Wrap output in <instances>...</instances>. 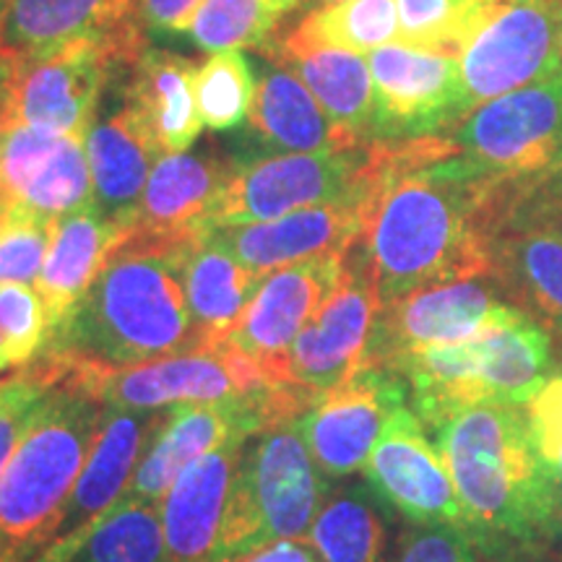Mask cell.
<instances>
[{
    "label": "cell",
    "mask_w": 562,
    "mask_h": 562,
    "mask_svg": "<svg viewBox=\"0 0 562 562\" xmlns=\"http://www.w3.org/2000/svg\"><path fill=\"white\" fill-rule=\"evenodd\" d=\"M53 389L55 383L47 381L34 364H24L0 381V476Z\"/></svg>",
    "instance_id": "cell-39"
},
{
    "label": "cell",
    "mask_w": 562,
    "mask_h": 562,
    "mask_svg": "<svg viewBox=\"0 0 562 562\" xmlns=\"http://www.w3.org/2000/svg\"><path fill=\"white\" fill-rule=\"evenodd\" d=\"M501 5L503 0H396V40L417 50L459 55Z\"/></svg>",
    "instance_id": "cell-34"
},
{
    "label": "cell",
    "mask_w": 562,
    "mask_h": 562,
    "mask_svg": "<svg viewBox=\"0 0 562 562\" xmlns=\"http://www.w3.org/2000/svg\"><path fill=\"white\" fill-rule=\"evenodd\" d=\"M9 5L11 0H0V40H3V26H5V16H9Z\"/></svg>",
    "instance_id": "cell-47"
},
{
    "label": "cell",
    "mask_w": 562,
    "mask_h": 562,
    "mask_svg": "<svg viewBox=\"0 0 562 562\" xmlns=\"http://www.w3.org/2000/svg\"><path fill=\"white\" fill-rule=\"evenodd\" d=\"M544 552H552L554 558L562 560V487H554L550 518H547V539Z\"/></svg>",
    "instance_id": "cell-45"
},
{
    "label": "cell",
    "mask_w": 562,
    "mask_h": 562,
    "mask_svg": "<svg viewBox=\"0 0 562 562\" xmlns=\"http://www.w3.org/2000/svg\"><path fill=\"white\" fill-rule=\"evenodd\" d=\"M362 474L378 501L412 526H451L469 533L446 461L409 404L393 409Z\"/></svg>",
    "instance_id": "cell-14"
},
{
    "label": "cell",
    "mask_w": 562,
    "mask_h": 562,
    "mask_svg": "<svg viewBox=\"0 0 562 562\" xmlns=\"http://www.w3.org/2000/svg\"><path fill=\"white\" fill-rule=\"evenodd\" d=\"M368 66L375 87L370 144L442 136L463 121L459 55L391 42L368 55Z\"/></svg>",
    "instance_id": "cell-13"
},
{
    "label": "cell",
    "mask_w": 562,
    "mask_h": 562,
    "mask_svg": "<svg viewBox=\"0 0 562 562\" xmlns=\"http://www.w3.org/2000/svg\"><path fill=\"white\" fill-rule=\"evenodd\" d=\"M391 562H508L495 558L451 526H412L404 533Z\"/></svg>",
    "instance_id": "cell-40"
},
{
    "label": "cell",
    "mask_w": 562,
    "mask_h": 562,
    "mask_svg": "<svg viewBox=\"0 0 562 562\" xmlns=\"http://www.w3.org/2000/svg\"><path fill=\"white\" fill-rule=\"evenodd\" d=\"M383 302L368 256L355 243L344 258V273L321 311L286 351L279 383L323 393L347 381L364 364Z\"/></svg>",
    "instance_id": "cell-11"
},
{
    "label": "cell",
    "mask_w": 562,
    "mask_h": 562,
    "mask_svg": "<svg viewBox=\"0 0 562 562\" xmlns=\"http://www.w3.org/2000/svg\"><path fill=\"white\" fill-rule=\"evenodd\" d=\"M104 406L76 383H58L0 476V544L32 562L53 542L76 482L100 438Z\"/></svg>",
    "instance_id": "cell-4"
},
{
    "label": "cell",
    "mask_w": 562,
    "mask_h": 562,
    "mask_svg": "<svg viewBox=\"0 0 562 562\" xmlns=\"http://www.w3.org/2000/svg\"><path fill=\"white\" fill-rule=\"evenodd\" d=\"M344 258L347 252H326L266 273L224 344L256 362L271 383H279L286 351L339 284Z\"/></svg>",
    "instance_id": "cell-18"
},
{
    "label": "cell",
    "mask_w": 562,
    "mask_h": 562,
    "mask_svg": "<svg viewBox=\"0 0 562 562\" xmlns=\"http://www.w3.org/2000/svg\"><path fill=\"white\" fill-rule=\"evenodd\" d=\"M300 3L305 0H203L188 34L206 53L263 50Z\"/></svg>",
    "instance_id": "cell-33"
},
{
    "label": "cell",
    "mask_w": 562,
    "mask_h": 562,
    "mask_svg": "<svg viewBox=\"0 0 562 562\" xmlns=\"http://www.w3.org/2000/svg\"><path fill=\"white\" fill-rule=\"evenodd\" d=\"M70 562H165L159 505L123 495Z\"/></svg>",
    "instance_id": "cell-35"
},
{
    "label": "cell",
    "mask_w": 562,
    "mask_h": 562,
    "mask_svg": "<svg viewBox=\"0 0 562 562\" xmlns=\"http://www.w3.org/2000/svg\"><path fill=\"white\" fill-rule=\"evenodd\" d=\"M165 414L167 409H110L108 406L100 438L76 482L58 531L32 562H70L76 558L100 518L125 495L140 456L165 422Z\"/></svg>",
    "instance_id": "cell-19"
},
{
    "label": "cell",
    "mask_w": 562,
    "mask_h": 562,
    "mask_svg": "<svg viewBox=\"0 0 562 562\" xmlns=\"http://www.w3.org/2000/svg\"><path fill=\"white\" fill-rule=\"evenodd\" d=\"M5 368H11V360H9V351H5L3 339H0V372H3Z\"/></svg>",
    "instance_id": "cell-48"
},
{
    "label": "cell",
    "mask_w": 562,
    "mask_h": 562,
    "mask_svg": "<svg viewBox=\"0 0 562 562\" xmlns=\"http://www.w3.org/2000/svg\"><path fill=\"white\" fill-rule=\"evenodd\" d=\"M501 195L503 201L516 203V206L562 220V167H554L552 172L531 182H524V186H505Z\"/></svg>",
    "instance_id": "cell-42"
},
{
    "label": "cell",
    "mask_w": 562,
    "mask_h": 562,
    "mask_svg": "<svg viewBox=\"0 0 562 562\" xmlns=\"http://www.w3.org/2000/svg\"><path fill=\"white\" fill-rule=\"evenodd\" d=\"M11 102H9V58L0 53V157H3L5 133L11 128Z\"/></svg>",
    "instance_id": "cell-46"
},
{
    "label": "cell",
    "mask_w": 562,
    "mask_h": 562,
    "mask_svg": "<svg viewBox=\"0 0 562 562\" xmlns=\"http://www.w3.org/2000/svg\"><path fill=\"white\" fill-rule=\"evenodd\" d=\"M558 167H562V157H560V165Z\"/></svg>",
    "instance_id": "cell-51"
},
{
    "label": "cell",
    "mask_w": 562,
    "mask_h": 562,
    "mask_svg": "<svg viewBox=\"0 0 562 562\" xmlns=\"http://www.w3.org/2000/svg\"><path fill=\"white\" fill-rule=\"evenodd\" d=\"M256 74L240 50L211 53L195 70V104L203 128L235 131L248 121Z\"/></svg>",
    "instance_id": "cell-36"
},
{
    "label": "cell",
    "mask_w": 562,
    "mask_h": 562,
    "mask_svg": "<svg viewBox=\"0 0 562 562\" xmlns=\"http://www.w3.org/2000/svg\"><path fill=\"white\" fill-rule=\"evenodd\" d=\"M237 165L216 149L165 154L149 175L138 201L133 235L149 240H180L206 224Z\"/></svg>",
    "instance_id": "cell-22"
},
{
    "label": "cell",
    "mask_w": 562,
    "mask_h": 562,
    "mask_svg": "<svg viewBox=\"0 0 562 562\" xmlns=\"http://www.w3.org/2000/svg\"><path fill=\"white\" fill-rule=\"evenodd\" d=\"M180 269L195 341L199 347L224 344L266 277L237 261L206 229L193 232L182 243Z\"/></svg>",
    "instance_id": "cell-25"
},
{
    "label": "cell",
    "mask_w": 562,
    "mask_h": 562,
    "mask_svg": "<svg viewBox=\"0 0 562 562\" xmlns=\"http://www.w3.org/2000/svg\"><path fill=\"white\" fill-rule=\"evenodd\" d=\"M526 419L544 472L562 487V364L526 404Z\"/></svg>",
    "instance_id": "cell-41"
},
{
    "label": "cell",
    "mask_w": 562,
    "mask_h": 562,
    "mask_svg": "<svg viewBox=\"0 0 562 562\" xmlns=\"http://www.w3.org/2000/svg\"><path fill=\"white\" fill-rule=\"evenodd\" d=\"M248 121L266 146L279 154H318L364 144L339 128L311 89L290 68L266 63L256 76Z\"/></svg>",
    "instance_id": "cell-26"
},
{
    "label": "cell",
    "mask_w": 562,
    "mask_h": 562,
    "mask_svg": "<svg viewBox=\"0 0 562 562\" xmlns=\"http://www.w3.org/2000/svg\"><path fill=\"white\" fill-rule=\"evenodd\" d=\"M66 383L94 393L110 409H170L178 404L220 402L273 385L256 362L227 344L195 347L128 370L70 378Z\"/></svg>",
    "instance_id": "cell-12"
},
{
    "label": "cell",
    "mask_w": 562,
    "mask_h": 562,
    "mask_svg": "<svg viewBox=\"0 0 562 562\" xmlns=\"http://www.w3.org/2000/svg\"><path fill=\"white\" fill-rule=\"evenodd\" d=\"M146 30L83 34L40 55L9 58L11 121L68 136H87L115 68H131L146 50Z\"/></svg>",
    "instance_id": "cell-6"
},
{
    "label": "cell",
    "mask_w": 562,
    "mask_h": 562,
    "mask_svg": "<svg viewBox=\"0 0 562 562\" xmlns=\"http://www.w3.org/2000/svg\"><path fill=\"white\" fill-rule=\"evenodd\" d=\"M94 206L110 222L133 227L154 165L165 157L149 125L123 100L87 131Z\"/></svg>",
    "instance_id": "cell-23"
},
{
    "label": "cell",
    "mask_w": 562,
    "mask_h": 562,
    "mask_svg": "<svg viewBox=\"0 0 562 562\" xmlns=\"http://www.w3.org/2000/svg\"><path fill=\"white\" fill-rule=\"evenodd\" d=\"M0 562H21L16 554H11L9 550H5V547H0Z\"/></svg>",
    "instance_id": "cell-49"
},
{
    "label": "cell",
    "mask_w": 562,
    "mask_h": 562,
    "mask_svg": "<svg viewBox=\"0 0 562 562\" xmlns=\"http://www.w3.org/2000/svg\"><path fill=\"white\" fill-rule=\"evenodd\" d=\"M432 432L474 542L508 562L539 558L558 484L533 446L526 406L474 404Z\"/></svg>",
    "instance_id": "cell-3"
},
{
    "label": "cell",
    "mask_w": 562,
    "mask_h": 562,
    "mask_svg": "<svg viewBox=\"0 0 562 562\" xmlns=\"http://www.w3.org/2000/svg\"><path fill=\"white\" fill-rule=\"evenodd\" d=\"M383 161L385 144H381V159H378L372 178L339 201L292 211V214L271 222L243 224V227H209L206 232L237 261L263 277L284 269V266L326 256V252H347L351 245L360 243L364 224H368L372 193L381 180Z\"/></svg>",
    "instance_id": "cell-17"
},
{
    "label": "cell",
    "mask_w": 562,
    "mask_h": 562,
    "mask_svg": "<svg viewBox=\"0 0 562 562\" xmlns=\"http://www.w3.org/2000/svg\"><path fill=\"white\" fill-rule=\"evenodd\" d=\"M321 5H326V3H341V0H318Z\"/></svg>",
    "instance_id": "cell-50"
},
{
    "label": "cell",
    "mask_w": 562,
    "mask_h": 562,
    "mask_svg": "<svg viewBox=\"0 0 562 562\" xmlns=\"http://www.w3.org/2000/svg\"><path fill=\"white\" fill-rule=\"evenodd\" d=\"M558 368L552 336L524 311L480 336L482 404L524 409Z\"/></svg>",
    "instance_id": "cell-28"
},
{
    "label": "cell",
    "mask_w": 562,
    "mask_h": 562,
    "mask_svg": "<svg viewBox=\"0 0 562 562\" xmlns=\"http://www.w3.org/2000/svg\"><path fill=\"white\" fill-rule=\"evenodd\" d=\"M487 256L492 279L552 336L562 364V220L516 206L497 193Z\"/></svg>",
    "instance_id": "cell-15"
},
{
    "label": "cell",
    "mask_w": 562,
    "mask_h": 562,
    "mask_svg": "<svg viewBox=\"0 0 562 562\" xmlns=\"http://www.w3.org/2000/svg\"><path fill=\"white\" fill-rule=\"evenodd\" d=\"M195 70L191 58L170 50H149L128 68L123 100L149 125L165 154L188 151L203 128L195 104Z\"/></svg>",
    "instance_id": "cell-27"
},
{
    "label": "cell",
    "mask_w": 562,
    "mask_h": 562,
    "mask_svg": "<svg viewBox=\"0 0 562 562\" xmlns=\"http://www.w3.org/2000/svg\"><path fill=\"white\" fill-rule=\"evenodd\" d=\"M448 136L497 186H524L552 172L562 157V70L480 104Z\"/></svg>",
    "instance_id": "cell-8"
},
{
    "label": "cell",
    "mask_w": 562,
    "mask_h": 562,
    "mask_svg": "<svg viewBox=\"0 0 562 562\" xmlns=\"http://www.w3.org/2000/svg\"><path fill=\"white\" fill-rule=\"evenodd\" d=\"M461 115L562 70V0H503L459 53Z\"/></svg>",
    "instance_id": "cell-9"
},
{
    "label": "cell",
    "mask_w": 562,
    "mask_h": 562,
    "mask_svg": "<svg viewBox=\"0 0 562 562\" xmlns=\"http://www.w3.org/2000/svg\"><path fill=\"white\" fill-rule=\"evenodd\" d=\"M292 70L311 89L328 117L355 136L370 140L372 115H375V87L368 58L357 53L318 47V50H273L266 53Z\"/></svg>",
    "instance_id": "cell-30"
},
{
    "label": "cell",
    "mask_w": 562,
    "mask_h": 562,
    "mask_svg": "<svg viewBox=\"0 0 562 562\" xmlns=\"http://www.w3.org/2000/svg\"><path fill=\"white\" fill-rule=\"evenodd\" d=\"M186 240H149L131 232L79 305L47 336L34 368L58 385L199 347L180 269Z\"/></svg>",
    "instance_id": "cell-2"
},
{
    "label": "cell",
    "mask_w": 562,
    "mask_h": 562,
    "mask_svg": "<svg viewBox=\"0 0 562 562\" xmlns=\"http://www.w3.org/2000/svg\"><path fill=\"white\" fill-rule=\"evenodd\" d=\"M131 26H140L136 0H11L0 53L40 55L83 34Z\"/></svg>",
    "instance_id": "cell-29"
},
{
    "label": "cell",
    "mask_w": 562,
    "mask_h": 562,
    "mask_svg": "<svg viewBox=\"0 0 562 562\" xmlns=\"http://www.w3.org/2000/svg\"><path fill=\"white\" fill-rule=\"evenodd\" d=\"M383 508L368 482L341 484L315 516L307 544L321 562H381L389 542Z\"/></svg>",
    "instance_id": "cell-32"
},
{
    "label": "cell",
    "mask_w": 562,
    "mask_h": 562,
    "mask_svg": "<svg viewBox=\"0 0 562 562\" xmlns=\"http://www.w3.org/2000/svg\"><path fill=\"white\" fill-rule=\"evenodd\" d=\"M94 203L87 136L11 123L0 157V206L74 214Z\"/></svg>",
    "instance_id": "cell-20"
},
{
    "label": "cell",
    "mask_w": 562,
    "mask_h": 562,
    "mask_svg": "<svg viewBox=\"0 0 562 562\" xmlns=\"http://www.w3.org/2000/svg\"><path fill=\"white\" fill-rule=\"evenodd\" d=\"M516 311L492 273L425 286L381 307L364 364L393 368L422 349L476 339Z\"/></svg>",
    "instance_id": "cell-10"
},
{
    "label": "cell",
    "mask_w": 562,
    "mask_h": 562,
    "mask_svg": "<svg viewBox=\"0 0 562 562\" xmlns=\"http://www.w3.org/2000/svg\"><path fill=\"white\" fill-rule=\"evenodd\" d=\"M334 482L321 472L297 419L243 442L222 529V562L266 544L307 539Z\"/></svg>",
    "instance_id": "cell-5"
},
{
    "label": "cell",
    "mask_w": 562,
    "mask_h": 562,
    "mask_svg": "<svg viewBox=\"0 0 562 562\" xmlns=\"http://www.w3.org/2000/svg\"><path fill=\"white\" fill-rule=\"evenodd\" d=\"M398 37L396 0H341L305 13L290 32L277 34L261 53L334 47L370 55Z\"/></svg>",
    "instance_id": "cell-31"
},
{
    "label": "cell",
    "mask_w": 562,
    "mask_h": 562,
    "mask_svg": "<svg viewBox=\"0 0 562 562\" xmlns=\"http://www.w3.org/2000/svg\"><path fill=\"white\" fill-rule=\"evenodd\" d=\"M203 0H136V13L144 30L178 34L188 32Z\"/></svg>",
    "instance_id": "cell-43"
},
{
    "label": "cell",
    "mask_w": 562,
    "mask_h": 562,
    "mask_svg": "<svg viewBox=\"0 0 562 562\" xmlns=\"http://www.w3.org/2000/svg\"><path fill=\"white\" fill-rule=\"evenodd\" d=\"M378 159L381 144L364 140L336 151L273 154L240 161L201 229L271 222L292 211L339 201L372 178Z\"/></svg>",
    "instance_id": "cell-7"
},
{
    "label": "cell",
    "mask_w": 562,
    "mask_h": 562,
    "mask_svg": "<svg viewBox=\"0 0 562 562\" xmlns=\"http://www.w3.org/2000/svg\"><path fill=\"white\" fill-rule=\"evenodd\" d=\"M229 562H321L318 552L307 544V539H284V542L266 544L261 550H252L243 558Z\"/></svg>",
    "instance_id": "cell-44"
},
{
    "label": "cell",
    "mask_w": 562,
    "mask_h": 562,
    "mask_svg": "<svg viewBox=\"0 0 562 562\" xmlns=\"http://www.w3.org/2000/svg\"><path fill=\"white\" fill-rule=\"evenodd\" d=\"M58 220L24 206H0V281L34 284Z\"/></svg>",
    "instance_id": "cell-37"
},
{
    "label": "cell",
    "mask_w": 562,
    "mask_h": 562,
    "mask_svg": "<svg viewBox=\"0 0 562 562\" xmlns=\"http://www.w3.org/2000/svg\"><path fill=\"white\" fill-rule=\"evenodd\" d=\"M501 188L456 151L448 133L385 144L360 237L383 305L490 273L487 232Z\"/></svg>",
    "instance_id": "cell-1"
},
{
    "label": "cell",
    "mask_w": 562,
    "mask_h": 562,
    "mask_svg": "<svg viewBox=\"0 0 562 562\" xmlns=\"http://www.w3.org/2000/svg\"><path fill=\"white\" fill-rule=\"evenodd\" d=\"M235 438L182 469L159 503L165 562H222V529L240 448Z\"/></svg>",
    "instance_id": "cell-21"
},
{
    "label": "cell",
    "mask_w": 562,
    "mask_h": 562,
    "mask_svg": "<svg viewBox=\"0 0 562 562\" xmlns=\"http://www.w3.org/2000/svg\"><path fill=\"white\" fill-rule=\"evenodd\" d=\"M409 404L404 378L381 364H362L347 381L323 391L297 419L315 463L331 482L362 472L393 409Z\"/></svg>",
    "instance_id": "cell-16"
},
{
    "label": "cell",
    "mask_w": 562,
    "mask_h": 562,
    "mask_svg": "<svg viewBox=\"0 0 562 562\" xmlns=\"http://www.w3.org/2000/svg\"><path fill=\"white\" fill-rule=\"evenodd\" d=\"M50 321L45 302L32 284L0 281V339L9 351L11 368H24L45 349Z\"/></svg>",
    "instance_id": "cell-38"
},
{
    "label": "cell",
    "mask_w": 562,
    "mask_h": 562,
    "mask_svg": "<svg viewBox=\"0 0 562 562\" xmlns=\"http://www.w3.org/2000/svg\"><path fill=\"white\" fill-rule=\"evenodd\" d=\"M133 227L110 222L91 206L60 216L55 224L50 248L34 290L45 302L50 331L68 318V313L79 305V300L94 284L97 273L108 263V258L128 240ZM50 336V334H47Z\"/></svg>",
    "instance_id": "cell-24"
}]
</instances>
